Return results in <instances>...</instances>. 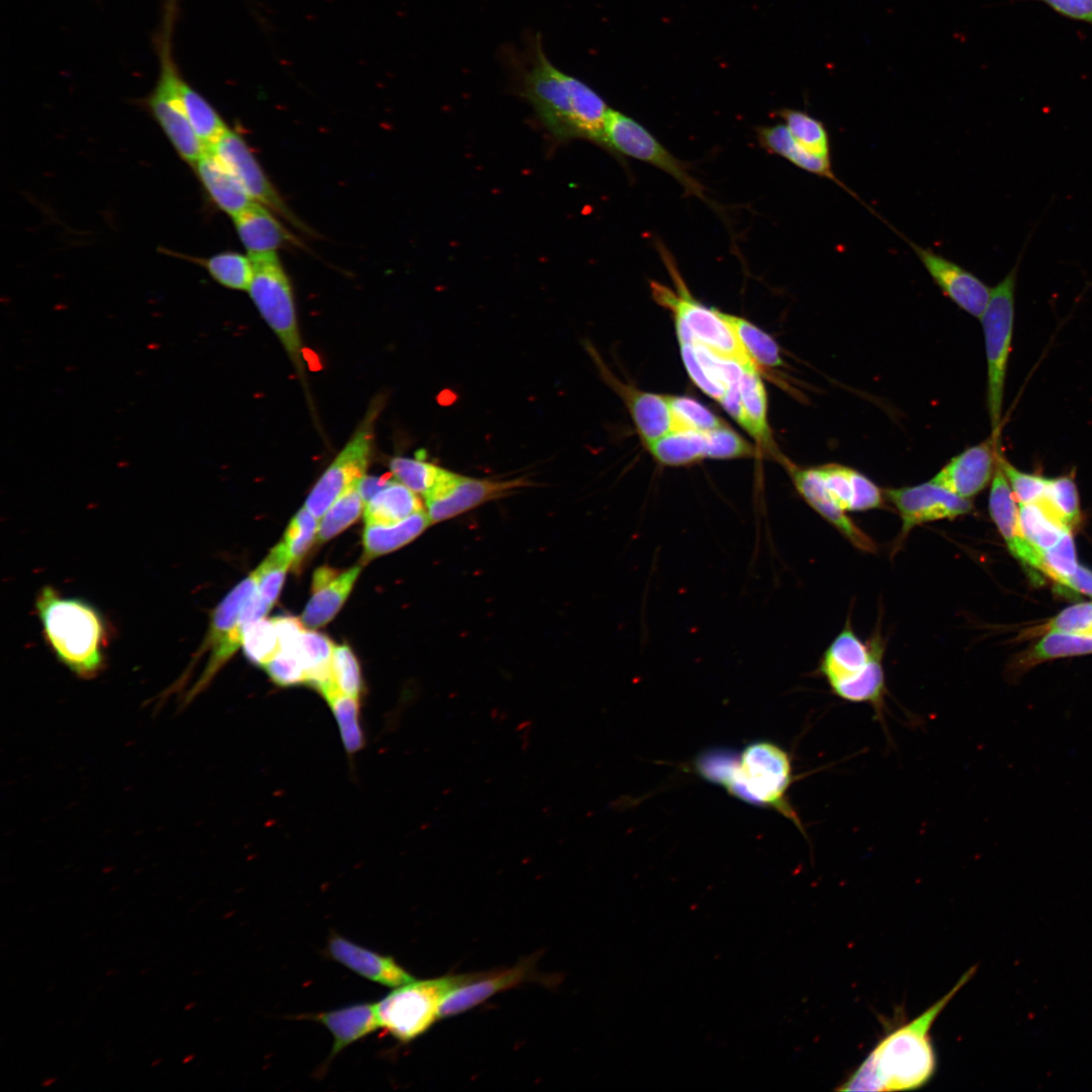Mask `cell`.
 I'll return each instance as SVG.
<instances>
[{"label": "cell", "mask_w": 1092, "mask_h": 1092, "mask_svg": "<svg viewBox=\"0 0 1092 1092\" xmlns=\"http://www.w3.org/2000/svg\"><path fill=\"white\" fill-rule=\"evenodd\" d=\"M976 970V966L968 970L946 994L920 1015L885 1034L837 1089L906 1091L927 1084L937 1066L930 1034L932 1025Z\"/></svg>", "instance_id": "cell-1"}, {"label": "cell", "mask_w": 1092, "mask_h": 1092, "mask_svg": "<svg viewBox=\"0 0 1092 1092\" xmlns=\"http://www.w3.org/2000/svg\"><path fill=\"white\" fill-rule=\"evenodd\" d=\"M520 90L550 134L559 141L584 139L605 147L610 112L605 100L579 79L556 68L537 39Z\"/></svg>", "instance_id": "cell-2"}, {"label": "cell", "mask_w": 1092, "mask_h": 1092, "mask_svg": "<svg viewBox=\"0 0 1092 1092\" xmlns=\"http://www.w3.org/2000/svg\"><path fill=\"white\" fill-rule=\"evenodd\" d=\"M694 768L700 777L721 786L729 795L779 812L805 835L800 817L788 798L795 779L792 756L780 745L759 740L746 745L739 753L711 749L697 756Z\"/></svg>", "instance_id": "cell-3"}, {"label": "cell", "mask_w": 1092, "mask_h": 1092, "mask_svg": "<svg viewBox=\"0 0 1092 1092\" xmlns=\"http://www.w3.org/2000/svg\"><path fill=\"white\" fill-rule=\"evenodd\" d=\"M35 609L58 660L80 678L95 677L104 667L108 639L99 610L83 599L63 597L51 585L39 590Z\"/></svg>", "instance_id": "cell-4"}, {"label": "cell", "mask_w": 1092, "mask_h": 1092, "mask_svg": "<svg viewBox=\"0 0 1092 1092\" xmlns=\"http://www.w3.org/2000/svg\"><path fill=\"white\" fill-rule=\"evenodd\" d=\"M178 15L179 0H164L161 23L152 38L159 60V76L144 103L178 154L185 161L195 164L208 149L193 130L183 105V77L173 50V34Z\"/></svg>", "instance_id": "cell-5"}, {"label": "cell", "mask_w": 1092, "mask_h": 1092, "mask_svg": "<svg viewBox=\"0 0 1092 1092\" xmlns=\"http://www.w3.org/2000/svg\"><path fill=\"white\" fill-rule=\"evenodd\" d=\"M883 653L879 636L866 643L846 623L825 650L818 670L836 697L850 703L870 702L886 690Z\"/></svg>", "instance_id": "cell-6"}, {"label": "cell", "mask_w": 1092, "mask_h": 1092, "mask_svg": "<svg viewBox=\"0 0 1092 1092\" xmlns=\"http://www.w3.org/2000/svg\"><path fill=\"white\" fill-rule=\"evenodd\" d=\"M1030 237L1022 246L1013 267L991 288L988 304L980 317L987 360V408L991 435L997 438L1001 435L1005 381L1014 326L1016 282Z\"/></svg>", "instance_id": "cell-7"}, {"label": "cell", "mask_w": 1092, "mask_h": 1092, "mask_svg": "<svg viewBox=\"0 0 1092 1092\" xmlns=\"http://www.w3.org/2000/svg\"><path fill=\"white\" fill-rule=\"evenodd\" d=\"M659 251L674 281L675 290L652 281L650 288L654 300L670 310L674 322L687 328L692 342L704 346L722 359L738 363L742 368H758L740 345L732 328L721 316L720 310L697 301L689 292L667 250L661 246Z\"/></svg>", "instance_id": "cell-8"}, {"label": "cell", "mask_w": 1092, "mask_h": 1092, "mask_svg": "<svg viewBox=\"0 0 1092 1092\" xmlns=\"http://www.w3.org/2000/svg\"><path fill=\"white\" fill-rule=\"evenodd\" d=\"M478 973L447 975L413 980L394 988L376 1004L380 1027L400 1042L424 1034L439 1019V1007L446 995Z\"/></svg>", "instance_id": "cell-9"}, {"label": "cell", "mask_w": 1092, "mask_h": 1092, "mask_svg": "<svg viewBox=\"0 0 1092 1092\" xmlns=\"http://www.w3.org/2000/svg\"><path fill=\"white\" fill-rule=\"evenodd\" d=\"M250 258L253 264V276L248 288L250 296L293 364L301 370L302 348L288 276L276 253L253 255Z\"/></svg>", "instance_id": "cell-10"}, {"label": "cell", "mask_w": 1092, "mask_h": 1092, "mask_svg": "<svg viewBox=\"0 0 1092 1092\" xmlns=\"http://www.w3.org/2000/svg\"><path fill=\"white\" fill-rule=\"evenodd\" d=\"M256 589L257 576L253 571L238 583L213 610L208 632L195 655L197 658L208 651V659L201 675L186 694L187 702L193 700L208 687L219 669L242 645L245 628L249 625L242 618V612Z\"/></svg>", "instance_id": "cell-11"}, {"label": "cell", "mask_w": 1092, "mask_h": 1092, "mask_svg": "<svg viewBox=\"0 0 1092 1092\" xmlns=\"http://www.w3.org/2000/svg\"><path fill=\"white\" fill-rule=\"evenodd\" d=\"M606 149L646 163L672 176L689 195L706 199L704 186L695 179L688 164L676 159L643 125L632 117L610 110L605 127Z\"/></svg>", "instance_id": "cell-12"}, {"label": "cell", "mask_w": 1092, "mask_h": 1092, "mask_svg": "<svg viewBox=\"0 0 1092 1092\" xmlns=\"http://www.w3.org/2000/svg\"><path fill=\"white\" fill-rule=\"evenodd\" d=\"M529 485L531 482L523 477L508 480L474 478L444 469L437 485L424 496L426 513L432 524L440 523Z\"/></svg>", "instance_id": "cell-13"}, {"label": "cell", "mask_w": 1092, "mask_h": 1092, "mask_svg": "<svg viewBox=\"0 0 1092 1092\" xmlns=\"http://www.w3.org/2000/svg\"><path fill=\"white\" fill-rule=\"evenodd\" d=\"M886 498L901 518L897 547L913 528L941 520H953L973 511L970 499L963 498L944 487L928 481L913 486L887 488Z\"/></svg>", "instance_id": "cell-14"}, {"label": "cell", "mask_w": 1092, "mask_h": 1092, "mask_svg": "<svg viewBox=\"0 0 1092 1092\" xmlns=\"http://www.w3.org/2000/svg\"><path fill=\"white\" fill-rule=\"evenodd\" d=\"M374 412L317 480L304 507L321 518L338 496L366 471L372 448Z\"/></svg>", "instance_id": "cell-15"}, {"label": "cell", "mask_w": 1092, "mask_h": 1092, "mask_svg": "<svg viewBox=\"0 0 1092 1092\" xmlns=\"http://www.w3.org/2000/svg\"><path fill=\"white\" fill-rule=\"evenodd\" d=\"M208 151L235 175L255 202L276 212L295 226L303 229L268 179L246 141L238 132L228 129Z\"/></svg>", "instance_id": "cell-16"}, {"label": "cell", "mask_w": 1092, "mask_h": 1092, "mask_svg": "<svg viewBox=\"0 0 1092 1092\" xmlns=\"http://www.w3.org/2000/svg\"><path fill=\"white\" fill-rule=\"evenodd\" d=\"M894 231L911 247L943 294L960 308L980 318L988 304L991 287L958 263L929 248L917 245L896 230Z\"/></svg>", "instance_id": "cell-17"}, {"label": "cell", "mask_w": 1092, "mask_h": 1092, "mask_svg": "<svg viewBox=\"0 0 1092 1092\" xmlns=\"http://www.w3.org/2000/svg\"><path fill=\"white\" fill-rule=\"evenodd\" d=\"M585 349L598 366L603 379L625 402L646 446L674 431L673 418L667 396L642 391L623 383L609 370L590 344L585 345Z\"/></svg>", "instance_id": "cell-18"}, {"label": "cell", "mask_w": 1092, "mask_h": 1092, "mask_svg": "<svg viewBox=\"0 0 1092 1092\" xmlns=\"http://www.w3.org/2000/svg\"><path fill=\"white\" fill-rule=\"evenodd\" d=\"M999 440L990 435L983 442L963 451L951 458L930 481L963 498L974 497L992 480L1000 453Z\"/></svg>", "instance_id": "cell-19"}, {"label": "cell", "mask_w": 1092, "mask_h": 1092, "mask_svg": "<svg viewBox=\"0 0 1092 1092\" xmlns=\"http://www.w3.org/2000/svg\"><path fill=\"white\" fill-rule=\"evenodd\" d=\"M536 957L500 971L479 972L472 980L450 991L439 1007V1019L464 1013L490 997L536 978Z\"/></svg>", "instance_id": "cell-20"}, {"label": "cell", "mask_w": 1092, "mask_h": 1092, "mask_svg": "<svg viewBox=\"0 0 1092 1092\" xmlns=\"http://www.w3.org/2000/svg\"><path fill=\"white\" fill-rule=\"evenodd\" d=\"M781 461L797 491L811 509L833 526L856 549L868 553L877 551L873 539L832 503L816 467H799L785 457H782Z\"/></svg>", "instance_id": "cell-21"}, {"label": "cell", "mask_w": 1092, "mask_h": 1092, "mask_svg": "<svg viewBox=\"0 0 1092 1092\" xmlns=\"http://www.w3.org/2000/svg\"><path fill=\"white\" fill-rule=\"evenodd\" d=\"M1016 499L1007 478L997 465L991 480L989 512L1011 554L1022 564L1040 569L1041 555L1023 536Z\"/></svg>", "instance_id": "cell-22"}, {"label": "cell", "mask_w": 1092, "mask_h": 1092, "mask_svg": "<svg viewBox=\"0 0 1092 1092\" xmlns=\"http://www.w3.org/2000/svg\"><path fill=\"white\" fill-rule=\"evenodd\" d=\"M327 950L339 964L382 986L396 988L415 980L392 957L368 949L342 935L332 934Z\"/></svg>", "instance_id": "cell-23"}, {"label": "cell", "mask_w": 1092, "mask_h": 1092, "mask_svg": "<svg viewBox=\"0 0 1092 1092\" xmlns=\"http://www.w3.org/2000/svg\"><path fill=\"white\" fill-rule=\"evenodd\" d=\"M361 571L354 566L345 571L322 566L314 571L311 597L301 615V622L310 629L327 625L339 612Z\"/></svg>", "instance_id": "cell-24"}, {"label": "cell", "mask_w": 1092, "mask_h": 1092, "mask_svg": "<svg viewBox=\"0 0 1092 1092\" xmlns=\"http://www.w3.org/2000/svg\"><path fill=\"white\" fill-rule=\"evenodd\" d=\"M832 503L842 512H864L883 507L880 487L857 470L829 463L816 467Z\"/></svg>", "instance_id": "cell-25"}, {"label": "cell", "mask_w": 1092, "mask_h": 1092, "mask_svg": "<svg viewBox=\"0 0 1092 1092\" xmlns=\"http://www.w3.org/2000/svg\"><path fill=\"white\" fill-rule=\"evenodd\" d=\"M238 236L250 256L276 253L296 239L280 223L273 212L254 202L234 217Z\"/></svg>", "instance_id": "cell-26"}, {"label": "cell", "mask_w": 1092, "mask_h": 1092, "mask_svg": "<svg viewBox=\"0 0 1092 1092\" xmlns=\"http://www.w3.org/2000/svg\"><path fill=\"white\" fill-rule=\"evenodd\" d=\"M310 1019L326 1026L333 1035V1048L328 1062L347 1046L380 1027L375 1003L353 1004L313 1014Z\"/></svg>", "instance_id": "cell-27"}, {"label": "cell", "mask_w": 1092, "mask_h": 1092, "mask_svg": "<svg viewBox=\"0 0 1092 1092\" xmlns=\"http://www.w3.org/2000/svg\"><path fill=\"white\" fill-rule=\"evenodd\" d=\"M194 165L203 187L220 210L235 217L255 202L235 175L210 151Z\"/></svg>", "instance_id": "cell-28"}, {"label": "cell", "mask_w": 1092, "mask_h": 1092, "mask_svg": "<svg viewBox=\"0 0 1092 1092\" xmlns=\"http://www.w3.org/2000/svg\"><path fill=\"white\" fill-rule=\"evenodd\" d=\"M757 138L760 145L768 152L779 155L796 167L811 174L826 178L854 198L862 202L834 173L831 159L811 154L800 146L792 136L785 124L762 126L757 129Z\"/></svg>", "instance_id": "cell-29"}, {"label": "cell", "mask_w": 1092, "mask_h": 1092, "mask_svg": "<svg viewBox=\"0 0 1092 1092\" xmlns=\"http://www.w3.org/2000/svg\"><path fill=\"white\" fill-rule=\"evenodd\" d=\"M431 524L424 511L394 524H366L363 532L364 560L397 550L420 536Z\"/></svg>", "instance_id": "cell-30"}, {"label": "cell", "mask_w": 1092, "mask_h": 1092, "mask_svg": "<svg viewBox=\"0 0 1092 1092\" xmlns=\"http://www.w3.org/2000/svg\"><path fill=\"white\" fill-rule=\"evenodd\" d=\"M739 393L746 420L745 431L757 444L768 450L774 448L767 422V397L757 367L742 368Z\"/></svg>", "instance_id": "cell-31"}, {"label": "cell", "mask_w": 1092, "mask_h": 1092, "mask_svg": "<svg viewBox=\"0 0 1092 1092\" xmlns=\"http://www.w3.org/2000/svg\"><path fill=\"white\" fill-rule=\"evenodd\" d=\"M424 511L416 492L398 480L390 482L365 505L366 524H394Z\"/></svg>", "instance_id": "cell-32"}, {"label": "cell", "mask_w": 1092, "mask_h": 1092, "mask_svg": "<svg viewBox=\"0 0 1092 1092\" xmlns=\"http://www.w3.org/2000/svg\"><path fill=\"white\" fill-rule=\"evenodd\" d=\"M335 645L325 634L312 630L302 632L298 655L303 664L305 684L320 695L333 686L332 660Z\"/></svg>", "instance_id": "cell-33"}, {"label": "cell", "mask_w": 1092, "mask_h": 1092, "mask_svg": "<svg viewBox=\"0 0 1092 1092\" xmlns=\"http://www.w3.org/2000/svg\"><path fill=\"white\" fill-rule=\"evenodd\" d=\"M1092 653V635L1048 632L1011 667L1016 675L1046 660Z\"/></svg>", "instance_id": "cell-34"}, {"label": "cell", "mask_w": 1092, "mask_h": 1092, "mask_svg": "<svg viewBox=\"0 0 1092 1092\" xmlns=\"http://www.w3.org/2000/svg\"><path fill=\"white\" fill-rule=\"evenodd\" d=\"M654 459L667 466H681L705 458L704 433L671 431L647 445Z\"/></svg>", "instance_id": "cell-35"}, {"label": "cell", "mask_w": 1092, "mask_h": 1092, "mask_svg": "<svg viewBox=\"0 0 1092 1092\" xmlns=\"http://www.w3.org/2000/svg\"><path fill=\"white\" fill-rule=\"evenodd\" d=\"M1036 505L1067 530L1071 531L1080 522L1079 494L1072 476L1049 478L1045 492Z\"/></svg>", "instance_id": "cell-36"}, {"label": "cell", "mask_w": 1092, "mask_h": 1092, "mask_svg": "<svg viewBox=\"0 0 1092 1092\" xmlns=\"http://www.w3.org/2000/svg\"><path fill=\"white\" fill-rule=\"evenodd\" d=\"M181 96L193 130L209 149L229 128L210 103L184 79L181 83Z\"/></svg>", "instance_id": "cell-37"}, {"label": "cell", "mask_w": 1092, "mask_h": 1092, "mask_svg": "<svg viewBox=\"0 0 1092 1092\" xmlns=\"http://www.w3.org/2000/svg\"><path fill=\"white\" fill-rule=\"evenodd\" d=\"M732 328L740 345L759 367L776 368L783 365L780 348L775 340L745 318L720 311Z\"/></svg>", "instance_id": "cell-38"}, {"label": "cell", "mask_w": 1092, "mask_h": 1092, "mask_svg": "<svg viewBox=\"0 0 1092 1092\" xmlns=\"http://www.w3.org/2000/svg\"><path fill=\"white\" fill-rule=\"evenodd\" d=\"M779 115L800 146L813 155L830 159L829 132L820 119L797 109H782Z\"/></svg>", "instance_id": "cell-39"}, {"label": "cell", "mask_w": 1092, "mask_h": 1092, "mask_svg": "<svg viewBox=\"0 0 1092 1092\" xmlns=\"http://www.w3.org/2000/svg\"><path fill=\"white\" fill-rule=\"evenodd\" d=\"M332 671L333 687L322 695L326 704L342 696L362 701L364 684L360 665L348 645L335 646Z\"/></svg>", "instance_id": "cell-40"}, {"label": "cell", "mask_w": 1092, "mask_h": 1092, "mask_svg": "<svg viewBox=\"0 0 1092 1092\" xmlns=\"http://www.w3.org/2000/svg\"><path fill=\"white\" fill-rule=\"evenodd\" d=\"M357 481L346 488L322 516L317 542L329 541L360 517L365 504L358 491Z\"/></svg>", "instance_id": "cell-41"}, {"label": "cell", "mask_w": 1092, "mask_h": 1092, "mask_svg": "<svg viewBox=\"0 0 1092 1092\" xmlns=\"http://www.w3.org/2000/svg\"><path fill=\"white\" fill-rule=\"evenodd\" d=\"M1019 522L1027 542L1041 553L1060 540L1066 531L1036 504L1019 505Z\"/></svg>", "instance_id": "cell-42"}, {"label": "cell", "mask_w": 1092, "mask_h": 1092, "mask_svg": "<svg viewBox=\"0 0 1092 1092\" xmlns=\"http://www.w3.org/2000/svg\"><path fill=\"white\" fill-rule=\"evenodd\" d=\"M201 264L209 275L224 287L248 290L253 276L250 256L226 251L201 261Z\"/></svg>", "instance_id": "cell-43"}, {"label": "cell", "mask_w": 1092, "mask_h": 1092, "mask_svg": "<svg viewBox=\"0 0 1092 1092\" xmlns=\"http://www.w3.org/2000/svg\"><path fill=\"white\" fill-rule=\"evenodd\" d=\"M291 559L285 544H277L255 570L260 600L270 609L281 592Z\"/></svg>", "instance_id": "cell-44"}, {"label": "cell", "mask_w": 1092, "mask_h": 1092, "mask_svg": "<svg viewBox=\"0 0 1092 1092\" xmlns=\"http://www.w3.org/2000/svg\"><path fill=\"white\" fill-rule=\"evenodd\" d=\"M389 468L396 480L423 496L437 485L444 471L431 462L408 457L391 458Z\"/></svg>", "instance_id": "cell-45"}, {"label": "cell", "mask_w": 1092, "mask_h": 1092, "mask_svg": "<svg viewBox=\"0 0 1092 1092\" xmlns=\"http://www.w3.org/2000/svg\"><path fill=\"white\" fill-rule=\"evenodd\" d=\"M674 431L708 432L725 425L715 414L689 396H667Z\"/></svg>", "instance_id": "cell-46"}, {"label": "cell", "mask_w": 1092, "mask_h": 1092, "mask_svg": "<svg viewBox=\"0 0 1092 1092\" xmlns=\"http://www.w3.org/2000/svg\"><path fill=\"white\" fill-rule=\"evenodd\" d=\"M243 649L254 664L264 666L279 651V640L272 619L262 618L245 628Z\"/></svg>", "instance_id": "cell-47"}, {"label": "cell", "mask_w": 1092, "mask_h": 1092, "mask_svg": "<svg viewBox=\"0 0 1092 1092\" xmlns=\"http://www.w3.org/2000/svg\"><path fill=\"white\" fill-rule=\"evenodd\" d=\"M317 518L305 507L300 509L290 521L283 538L291 559V565L297 566L314 542L318 531Z\"/></svg>", "instance_id": "cell-48"}, {"label": "cell", "mask_w": 1092, "mask_h": 1092, "mask_svg": "<svg viewBox=\"0 0 1092 1092\" xmlns=\"http://www.w3.org/2000/svg\"><path fill=\"white\" fill-rule=\"evenodd\" d=\"M1078 566L1071 531H1066L1056 545L1041 553L1039 570L1061 584Z\"/></svg>", "instance_id": "cell-49"}, {"label": "cell", "mask_w": 1092, "mask_h": 1092, "mask_svg": "<svg viewBox=\"0 0 1092 1092\" xmlns=\"http://www.w3.org/2000/svg\"><path fill=\"white\" fill-rule=\"evenodd\" d=\"M998 463L1002 468L1018 505L1037 504L1043 496L1049 478L1026 473L1011 464L1001 452Z\"/></svg>", "instance_id": "cell-50"}, {"label": "cell", "mask_w": 1092, "mask_h": 1092, "mask_svg": "<svg viewBox=\"0 0 1092 1092\" xmlns=\"http://www.w3.org/2000/svg\"><path fill=\"white\" fill-rule=\"evenodd\" d=\"M704 439L705 458L734 459L754 454L751 446L726 425L704 432Z\"/></svg>", "instance_id": "cell-51"}, {"label": "cell", "mask_w": 1092, "mask_h": 1092, "mask_svg": "<svg viewBox=\"0 0 1092 1092\" xmlns=\"http://www.w3.org/2000/svg\"><path fill=\"white\" fill-rule=\"evenodd\" d=\"M263 668L278 687L289 688L305 684L304 668L298 651L279 650Z\"/></svg>", "instance_id": "cell-52"}, {"label": "cell", "mask_w": 1092, "mask_h": 1092, "mask_svg": "<svg viewBox=\"0 0 1092 1092\" xmlns=\"http://www.w3.org/2000/svg\"><path fill=\"white\" fill-rule=\"evenodd\" d=\"M1042 629L1046 632L1092 635V602L1077 604L1063 610Z\"/></svg>", "instance_id": "cell-53"}, {"label": "cell", "mask_w": 1092, "mask_h": 1092, "mask_svg": "<svg viewBox=\"0 0 1092 1092\" xmlns=\"http://www.w3.org/2000/svg\"><path fill=\"white\" fill-rule=\"evenodd\" d=\"M684 365L693 382L708 396L720 401L725 393L724 385L715 381L697 357L692 341L678 340Z\"/></svg>", "instance_id": "cell-54"}, {"label": "cell", "mask_w": 1092, "mask_h": 1092, "mask_svg": "<svg viewBox=\"0 0 1092 1092\" xmlns=\"http://www.w3.org/2000/svg\"><path fill=\"white\" fill-rule=\"evenodd\" d=\"M1040 2L1060 16L1092 26V0H1028Z\"/></svg>", "instance_id": "cell-55"}, {"label": "cell", "mask_w": 1092, "mask_h": 1092, "mask_svg": "<svg viewBox=\"0 0 1092 1092\" xmlns=\"http://www.w3.org/2000/svg\"><path fill=\"white\" fill-rule=\"evenodd\" d=\"M279 640V650L297 651L299 640L304 631L301 620L280 616L272 618Z\"/></svg>", "instance_id": "cell-56"}, {"label": "cell", "mask_w": 1092, "mask_h": 1092, "mask_svg": "<svg viewBox=\"0 0 1092 1092\" xmlns=\"http://www.w3.org/2000/svg\"><path fill=\"white\" fill-rule=\"evenodd\" d=\"M389 475L384 476H365L363 475L357 481L358 491L366 505L374 495L382 490L390 482Z\"/></svg>", "instance_id": "cell-57"}, {"label": "cell", "mask_w": 1092, "mask_h": 1092, "mask_svg": "<svg viewBox=\"0 0 1092 1092\" xmlns=\"http://www.w3.org/2000/svg\"><path fill=\"white\" fill-rule=\"evenodd\" d=\"M1063 584L1092 597V571L1079 565L1075 573L1067 577Z\"/></svg>", "instance_id": "cell-58"}, {"label": "cell", "mask_w": 1092, "mask_h": 1092, "mask_svg": "<svg viewBox=\"0 0 1092 1092\" xmlns=\"http://www.w3.org/2000/svg\"><path fill=\"white\" fill-rule=\"evenodd\" d=\"M56 1081H57V1078H55V1077H49V1078L44 1079V1080H43V1081L41 1082V1086H42V1087H49V1086H52V1085H53V1084H54V1083H55Z\"/></svg>", "instance_id": "cell-59"}, {"label": "cell", "mask_w": 1092, "mask_h": 1092, "mask_svg": "<svg viewBox=\"0 0 1092 1092\" xmlns=\"http://www.w3.org/2000/svg\"><path fill=\"white\" fill-rule=\"evenodd\" d=\"M193 1059H194V1055H188L187 1057H185L183 1059L182 1062H183V1064H186V1063H189L190 1061H192Z\"/></svg>", "instance_id": "cell-60"}, {"label": "cell", "mask_w": 1092, "mask_h": 1092, "mask_svg": "<svg viewBox=\"0 0 1092 1092\" xmlns=\"http://www.w3.org/2000/svg\"><path fill=\"white\" fill-rule=\"evenodd\" d=\"M162 1062V1059H156L152 1062L151 1066L156 1067Z\"/></svg>", "instance_id": "cell-61"}, {"label": "cell", "mask_w": 1092, "mask_h": 1092, "mask_svg": "<svg viewBox=\"0 0 1092 1092\" xmlns=\"http://www.w3.org/2000/svg\"><path fill=\"white\" fill-rule=\"evenodd\" d=\"M193 1006H195V1003H194V1002H190V1004H187V1005H185V1006H184V1010H189V1009H190V1008H192Z\"/></svg>", "instance_id": "cell-62"}]
</instances>
